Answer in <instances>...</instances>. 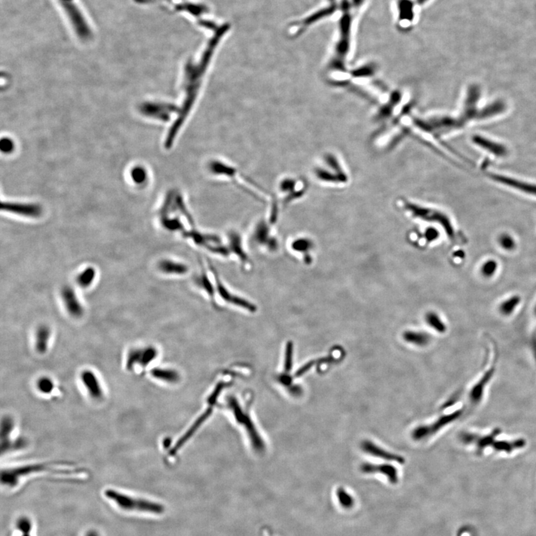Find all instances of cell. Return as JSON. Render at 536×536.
<instances>
[{
    "mask_svg": "<svg viewBox=\"0 0 536 536\" xmlns=\"http://www.w3.org/2000/svg\"><path fill=\"white\" fill-rule=\"evenodd\" d=\"M228 31V25H223L216 29L201 55L197 58H189L185 62L180 77L181 99L180 104H178L180 113L177 120L168 130L164 143L165 149H170L174 146L177 136L193 114L207 81L213 57Z\"/></svg>",
    "mask_w": 536,
    "mask_h": 536,
    "instance_id": "cell-1",
    "label": "cell"
},
{
    "mask_svg": "<svg viewBox=\"0 0 536 536\" xmlns=\"http://www.w3.org/2000/svg\"><path fill=\"white\" fill-rule=\"evenodd\" d=\"M352 6L348 0H343L340 4L342 16L340 19V34L336 43L332 56L327 65L330 74L328 81L333 86H340L346 79L349 70L346 61L351 49V26L352 21Z\"/></svg>",
    "mask_w": 536,
    "mask_h": 536,
    "instance_id": "cell-2",
    "label": "cell"
},
{
    "mask_svg": "<svg viewBox=\"0 0 536 536\" xmlns=\"http://www.w3.org/2000/svg\"><path fill=\"white\" fill-rule=\"evenodd\" d=\"M205 170L212 177L230 182L250 195L256 197L258 200L262 199L259 197L261 193L266 195L265 194L266 193L265 191L259 185L250 180L245 174H243L238 167L224 158L218 156L209 158L205 163Z\"/></svg>",
    "mask_w": 536,
    "mask_h": 536,
    "instance_id": "cell-3",
    "label": "cell"
},
{
    "mask_svg": "<svg viewBox=\"0 0 536 536\" xmlns=\"http://www.w3.org/2000/svg\"><path fill=\"white\" fill-rule=\"evenodd\" d=\"M83 472L80 468L71 467L61 462H43L25 464L17 466L7 467L1 469V483L9 487L17 486L22 479L30 475L43 473H52L59 475H77Z\"/></svg>",
    "mask_w": 536,
    "mask_h": 536,
    "instance_id": "cell-4",
    "label": "cell"
},
{
    "mask_svg": "<svg viewBox=\"0 0 536 536\" xmlns=\"http://www.w3.org/2000/svg\"><path fill=\"white\" fill-rule=\"evenodd\" d=\"M312 175L322 184L344 186L350 180L349 171L341 156L334 152H323L313 163Z\"/></svg>",
    "mask_w": 536,
    "mask_h": 536,
    "instance_id": "cell-5",
    "label": "cell"
},
{
    "mask_svg": "<svg viewBox=\"0 0 536 536\" xmlns=\"http://www.w3.org/2000/svg\"><path fill=\"white\" fill-rule=\"evenodd\" d=\"M104 495L106 498L114 503L119 509L124 511L140 512L155 515L162 514L165 511V508L162 504L144 498L132 496L116 489L110 488L105 489Z\"/></svg>",
    "mask_w": 536,
    "mask_h": 536,
    "instance_id": "cell-6",
    "label": "cell"
},
{
    "mask_svg": "<svg viewBox=\"0 0 536 536\" xmlns=\"http://www.w3.org/2000/svg\"><path fill=\"white\" fill-rule=\"evenodd\" d=\"M403 208L408 212L413 217L421 219L425 222H434L443 227L449 238L453 239L455 236V231L450 219L443 212L436 209L424 207L415 202L403 199L401 201Z\"/></svg>",
    "mask_w": 536,
    "mask_h": 536,
    "instance_id": "cell-7",
    "label": "cell"
},
{
    "mask_svg": "<svg viewBox=\"0 0 536 536\" xmlns=\"http://www.w3.org/2000/svg\"><path fill=\"white\" fill-rule=\"evenodd\" d=\"M208 268L214 279L217 297H219L220 300L229 306L241 309L247 313H255L257 312V306H256L255 303L235 294L231 291L228 286H226L225 282L222 281V278L219 276V272L216 270V267H214L210 261H208Z\"/></svg>",
    "mask_w": 536,
    "mask_h": 536,
    "instance_id": "cell-8",
    "label": "cell"
},
{
    "mask_svg": "<svg viewBox=\"0 0 536 536\" xmlns=\"http://www.w3.org/2000/svg\"><path fill=\"white\" fill-rule=\"evenodd\" d=\"M58 1L77 37L83 40L90 39L92 29L76 0H58Z\"/></svg>",
    "mask_w": 536,
    "mask_h": 536,
    "instance_id": "cell-9",
    "label": "cell"
},
{
    "mask_svg": "<svg viewBox=\"0 0 536 536\" xmlns=\"http://www.w3.org/2000/svg\"><path fill=\"white\" fill-rule=\"evenodd\" d=\"M276 188L279 197L282 198V204L286 206L304 196L307 183L302 177L285 175L278 180Z\"/></svg>",
    "mask_w": 536,
    "mask_h": 536,
    "instance_id": "cell-10",
    "label": "cell"
},
{
    "mask_svg": "<svg viewBox=\"0 0 536 536\" xmlns=\"http://www.w3.org/2000/svg\"><path fill=\"white\" fill-rule=\"evenodd\" d=\"M16 429V422L10 416H3L1 422V453H10L15 451L23 449L26 446L27 442L21 437H13Z\"/></svg>",
    "mask_w": 536,
    "mask_h": 536,
    "instance_id": "cell-11",
    "label": "cell"
},
{
    "mask_svg": "<svg viewBox=\"0 0 536 536\" xmlns=\"http://www.w3.org/2000/svg\"><path fill=\"white\" fill-rule=\"evenodd\" d=\"M158 351L154 346L133 348L128 351L125 358V367L129 372L137 371V368L145 370L156 359Z\"/></svg>",
    "mask_w": 536,
    "mask_h": 536,
    "instance_id": "cell-12",
    "label": "cell"
},
{
    "mask_svg": "<svg viewBox=\"0 0 536 536\" xmlns=\"http://www.w3.org/2000/svg\"><path fill=\"white\" fill-rule=\"evenodd\" d=\"M252 241L255 245L264 249L268 253H275L279 250V241L272 234L271 228L268 222L264 219H261L255 225L252 232Z\"/></svg>",
    "mask_w": 536,
    "mask_h": 536,
    "instance_id": "cell-13",
    "label": "cell"
},
{
    "mask_svg": "<svg viewBox=\"0 0 536 536\" xmlns=\"http://www.w3.org/2000/svg\"><path fill=\"white\" fill-rule=\"evenodd\" d=\"M79 380L86 395L94 401H102L105 398V390L101 379L92 369H84L79 374Z\"/></svg>",
    "mask_w": 536,
    "mask_h": 536,
    "instance_id": "cell-14",
    "label": "cell"
},
{
    "mask_svg": "<svg viewBox=\"0 0 536 536\" xmlns=\"http://www.w3.org/2000/svg\"><path fill=\"white\" fill-rule=\"evenodd\" d=\"M140 110L143 114L154 118L162 122H168L171 119L173 115L175 116L176 121L180 113V107L178 104H171V103H146L141 106Z\"/></svg>",
    "mask_w": 536,
    "mask_h": 536,
    "instance_id": "cell-15",
    "label": "cell"
},
{
    "mask_svg": "<svg viewBox=\"0 0 536 536\" xmlns=\"http://www.w3.org/2000/svg\"><path fill=\"white\" fill-rule=\"evenodd\" d=\"M461 414H462V410H457L455 413L441 416L432 425H421L417 427L412 432V438L416 441H420V440L428 438L440 431L443 427L456 420L461 416Z\"/></svg>",
    "mask_w": 536,
    "mask_h": 536,
    "instance_id": "cell-16",
    "label": "cell"
},
{
    "mask_svg": "<svg viewBox=\"0 0 536 536\" xmlns=\"http://www.w3.org/2000/svg\"><path fill=\"white\" fill-rule=\"evenodd\" d=\"M194 282L196 287H198L202 293H204V295L207 296L213 307L219 309V305L218 304L217 302V293H216L214 279L212 274H209L208 271L204 268V265H201V270L199 273L195 275Z\"/></svg>",
    "mask_w": 536,
    "mask_h": 536,
    "instance_id": "cell-17",
    "label": "cell"
},
{
    "mask_svg": "<svg viewBox=\"0 0 536 536\" xmlns=\"http://www.w3.org/2000/svg\"><path fill=\"white\" fill-rule=\"evenodd\" d=\"M228 245L230 255L235 256L244 268L250 267L251 260L244 248L241 235L237 231L230 230L228 234Z\"/></svg>",
    "mask_w": 536,
    "mask_h": 536,
    "instance_id": "cell-18",
    "label": "cell"
},
{
    "mask_svg": "<svg viewBox=\"0 0 536 536\" xmlns=\"http://www.w3.org/2000/svg\"><path fill=\"white\" fill-rule=\"evenodd\" d=\"M1 210L8 213H14L25 217L39 218L41 216V207L37 204H16V203H1Z\"/></svg>",
    "mask_w": 536,
    "mask_h": 536,
    "instance_id": "cell-19",
    "label": "cell"
},
{
    "mask_svg": "<svg viewBox=\"0 0 536 536\" xmlns=\"http://www.w3.org/2000/svg\"><path fill=\"white\" fill-rule=\"evenodd\" d=\"M361 471L364 474H382L386 476L389 483H398V471L396 468L389 464H373L364 462L361 465Z\"/></svg>",
    "mask_w": 536,
    "mask_h": 536,
    "instance_id": "cell-20",
    "label": "cell"
},
{
    "mask_svg": "<svg viewBox=\"0 0 536 536\" xmlns=\"http://www.w3.org/2000/svg\"><path fill=\"white\" fill-rule=\"evenodd\" d=\"M361 448L366 453L372 455V456L376 457V458H381V459H385V460L394 461V462L401 464L405 462L403 457L395 455V454L391 453L389 452H386L384 449L379 447V446L375 444L373 442L369 441V440L363 441L361 444Z\"/></svg>",
    "mask_w": 536,
    "mask_h": 536,
    "instance_id": "cell-21",
    "label": "cell"
},
{
    "mask_svg": "<svg viewBox=\"0 0 536 536\" xmlns=\"http://www.w3.org/2000/svg\"><path fill=\"white\" fill-rule=\"evenodd\" d=\"M492 180H495L498 183H502L505 186L513 189L519 190V192H524L527 195H533L536 197V185L533 183H527L522 180H516L512 177L507 176L500 175V174H492L491 175Z\"/></svg>",
    "mask_w": 536,
    "mask_h": 536,
    "instance_id": "cell-22",
    "label": "cell"
},
{
    "mask_svg": "<svg viewBox=\"0 0 536 536\" xmlns=\"http://www.w3.org/2000/svg\"><path fill=\"white\" fill-rule=\"evenodd\" d=\"M157 267L161 273L168 276H186L190 270L189 265L186 263L170 259H164L159 261Z\"/></svg>",
    "mask_w": 536,
    "mask_h": 536,
    "instance_id": "cell-23",
    "label": "cell"
},
{
    "mask_svg": "<svg viewBox=\"0 0 536 536\" xmlns=\"http://www.w3.org/2000/svg\"><path fill=\"white\" fill-rule=\"evenodd\" d=\"M61 295H62L63 301L65 305L66 308L70 315L76 318L80 317L83 315V306L79 302L73 288L66 287L63 289Z\"/></svg>",
    "mask_w": 536,
    "mask_h": 536,
    "instance_id": "cell-24",
    "label": "cell"
},
{
    "mask_svg": "<svg viewBox=\"0 0 536 536\" xmlns=\"http://www.w3.org/2000/svg\"><path fill=\"white\" fill-rule=\"evenodd\" d=\"M50 328L46 325H40L35 332L34 337V347L36 352L40 355H44L49 349V342L51 339Z\"/></svg>",
    "mask_w": 536,
    "mask_h": 536,
    "instance_id": "cell-25",
    "label": "cell"
},
{
    "mask_svg": "<svg viewBox=\"0 0 536 536\" xmlns=\"http://www.w3.org/2000/svg\"><path fill=\"white\" fill-rule=\"evenodd\" d=\"M473 142L479 147L482 148L485 151H487L489 153H493L495 156L502 157L506 156L507 153V149L504 146L485 137L475 136L473 138Z\"/></svg>",
    "mask_w": 536,
    "mask_h": 536,
    "instance_id": "cell-26",
    "label": "cell"
},
{
    "mask_svg": "<svg viewBox=\"0 0 536 536\" xmlns=\"http://www.w3.org/2000/svg\"><path fill=\"white\" fill-rule=\"evenodd\" d=\"M313 247V242L312 240L308 238H303V237L296 238L291 244V248L293 251L304 255V262L307 265L311 262V257L309 253Z\"/></svg>",
    "mask_w": 536,
    "mask_h": 536,
    "instance_id": "cell-27",
    "label": "cell"
},
{
    "mask_svg": "<svg viewBox=\"0 0 536 536\" xmlns=\"http://www.w3.org/2000/svg\"><path fill=\"white\" fill-rule=\"evenodd\" d=\"M522 303V297L517 294L510 296L503 300L498 305V310L500 314L504 316H510L515 313Z\"/></svg>",
    "mask_w": 536,
    "mask_h": 536,
    "instance_id": "cell-28",
    "label": "cell"
},
{
    "mask_svg": "<svg viewBox=\"0 0 536 536\" xmlns=\"http://www.w3.org/2000/svg\"><path fill=\"white\" fill-rule=\"evenodd\" d=\"M402 337L407 343L416 346H426L431 340V336L422 331H406L403 333Z\"/></svg>",
    "mask_w": 536,
    "mask_h": 536,
    "instance_id": "cell-29",
    "label": "cell"
},
{
    "mask_svg": "<svg viewBox=\"0 0 536 536\" xmlns=\"http://www.w3.org/2000/svg\"><path fill=\"white\" fill-rule=\"evenodd\" d=\"M497 242L501 250L511 253L517 248V241L510 232H501L497 238Z\"/></svg>",
    "mask_w": 536,
    "mask_h": 536,
    "instance_id": "cell-30",
    "label": "cell"
},
{
    "mask_svg": "<svg viewBox=\"0 0 536 536\" xmlns=\"http://www.w3.org/2000/svg\"><path fill=\"white\" fill-rule=\"evenodd\" d=\"M331 1H332V4L329 7H325V8L322 9V10L316 12V13L310 15L308 17L302 21L300 25L303 27L308 26V25L313 24V22H316V21L319 20V19H322L325 16H329L331 13H334L336 10V8H337V6H336L335 0H331Z\"/></svg>",
    "mask_w": 536,
    "mask_h": 536,
    "instance_id": "cell-31",
    "label": "cell"
},
{
    "mask_svg": "<svg viewBox=\"0 0 536 536\" xmlns=\"http://www.w3.org/2000/svg\"><path fill=\"white\" fill-rule=\"evenodd\" d=\"M499 264L496 259H488L480 265L479 272L484 279H492L498 273Z\"/></svg>",
    "mask_w": 536,
    "mask_h": 536,
    "instance_id": "cell-32",
    "label": "cell"
},
{
    "mask_svg": "<svg viewBox=\"0 0 536 536\" xmlns=\"http://www.w3.org/2000/svg\"><path fill=\"white\" fill-rule=\"evenodd\" d=\"M36 389L42 395H51L55 390V383L51 378L41 376L36 382Z\"/></svg>",
    "mask_w": 536,
    "mask_h": 536,
    "instance_id": "cell-33",
    "label": "cell"
},
{
    "mask_svg": "<svg viewBox=\"0 0 536 536\" xmlns=\"http://www.w3.org/2000/svg\"><path fill=\"white\" fill-rule=\"evenodd\" d=\"M425 320L428 325L437 332L445 333L447 330L446 324L443 322L440 315L436 312H428L425 316Z\"/></svg>",
    "mask_w": 536,
    "mask_h": 536,
    "instance_id": "cell-34",
    "label": "cell"
},
{
    "mask_svg": "<svg viewBox=\"0 0 536 536\" xmlns=\"http://www.w3.org/2000/svg\"><path fill=\"white\" fill-rule=\"evenodd\" d=\"M398 7L401 20H413V3L411 0H398Z\"/></svg>",
    "mask_w": 536,
    "mask_h": 536,
    "instance_id": "cell-35",
    "label": "cell"
},
{
    "mask_svg": "<svg viewBox=\"0 0 536 536\" xmlns=\"http://www.w3.org/2000/svg\"><path fill=\"white\" fill-rule=\"evenodd\" d=\"M95 277V270L93 268H87L81 272L76 278V282L80 288H88L93 282Z\"/></svg>",
    "mask_w": 536,
    "mask_h": 536,
    "instance_id": "cell-36",
    "label": "cell"
},
{
    "mask_svg": "<svg viewBox=\"0 0 536 536\" xmlns=\"http://www.w3.org/2000/svg\"><path fill=\"white\" fill-rule=\"evenodd\" d=\"M151 375L154 379L166 382H174L177 379V374L174 371L167 369H153L151 371Z\"/></svg>",
    "mask_w": 536,
    "mask_h": 536,
    "instance_id": "cell-37",
    "label": "cell"
},
{
    "mask_svg": "<svg viewBox=\"0 0 536 536\" xmlns=\"http://www.w3.org/2000/svg\"><path fill=\"white\" fill-rule=\"evenodd\" d=\"M337 497L340 505L345 509H350L353 507L354 499L346 490L340 487L337 489Z\"/></svg>",
    "mask_w": 536,
    "mask_h": 536,
    "instance_id": "cell-38",
    "label": "cell"
},
{
    "mask_svg": "<svg viewBox=\"0 0 536 536\" xmlns=\"http://www.w3.org/2000/svg\"><path fill=\"white\" fill-rule=\"evenodd\" d=\"M285 368L288 371L291 370L292 367L293 352H294V345L292 342H288L287 343L286 351H285Z\"/></svg>",
    "mask_w": 536,
    "mask_h": 536,
    "instance_id": "cell-39",
    "label": "cell"
},
{
    "mask_svg": "<svg viewBox=\"0 0 536 536\" xmlns=\"http://www.w3.org/2000/svg\"><path fill=\"white\" fill-rule=\"evenodd\" d=\"M132 177L136 183H143L146 179V171L141 168H135V169L133 171Z\"/></svg>",
    "mask_w": 536,
    "mask_h": 536,
    "instance_id": "cell-40",
    "label": "cell"
},
{
    "mask_svg": "<svg viewBox=\"0 0 536 536\" xmlns=\"http://www.w3.org/2000/svg\"><path fill=\"white\" fill-rule=\"evenodd\" d=\"M439 236H440V232L435 228H429L425 232V238L429 242L435 241L439 238Z\"/></svg>",
    "mask_w": 536,
    "mask_h": 536,
    "instance_id": "cell-41",
    "label": "cell"
},
{
    "mask_svg": "<svg viewBox=\"0 0 536 536\" xmlns=\"http://www.w3.org/2000/svg\"><path fill=\"white\" fill-rule=\"evenodd\" d=\"M315 364H316V362H315V361H310V362L307 363L306 365L302 367L301 368H300V370H299L297 372V373H296V376H297V377H298V376L299 377H300V376H303V374L307 373V372L308 371V370H310V368H312V367H313V365H315Z\"/></svg>",
    "mask_w": 536,
    "mask_h": 536,
    "instance_id": "cell-42",
    "label": "cell"
},
{
    "mask_svg": "<svg viewBox=\"0 0 536 536\" xmlns=\"http://www.w3.org/2000/svg\"><path fill=\"white\" fill-rule=\"evenodd\" d=\"M12 146H13V144H12L11 142L9 141L8 140H6L5 143H4L3 140L1 141V149L2 152H9V151L11 150Z\"/></svg>",
    "mask_w": 536,
    "mask_h": 536,
    "instance_id": "cell-43",
    "label": "cell"
},
{
    "mask_svg": "<svg viewBox=\"0 0 536 536\" xmlns=\"http://www.w3.org/2000/svg\"><path fill=\"white\" fill-rule=\"evenodd\" d=\"M364 0H352V4L356 7H360L364 3Z\"/></svg>",
    "mask_w": 536,
    "mask_h": 536,
    "instance_id": "cell-44",
    "label": "cell"
},
{
    "mask_svg": "<svg viewBox=\"0 0 536 536\" xmlns=\"http://www.w3.org/2000/svg\"><path fill=\"white\" fill-rule=\"evenodd\" d=\"M86 536H99V535H98V533L95 532V531H90V532H89L86 534Z\"/></svg>",
    "mask_w": 536,
    "mask_h": 536,
    "instance_id": "cell-45",
    "label": "cell"
},
{
    "mask_svg": "<svg viewBox=\"0 0 536 536\" xmlns=\"http://www.w3.org/2000/svg\"><path fill=\"white\" fill-rule=\"evenodd\" d=\"M427 1H428V0H416V2L419 4H424V3L426 2Z\"/></svg>",
    "mask_w": 536,
    "mask_h": 536,
    "instance_id": "cell-46",
    "label": "cell"
},
{
    "mask_svg": "<svg viewBox=\"0 0 536 536\" xmlns=\"http://www.w3.org/2000/svg\"><path fill=\"white\" fill-rule=\"evenodd\" d=\"M21 536H31L30 533H22Z\"/></svg>",
    "mask_w": 536,
    "mask_h": 536,
    "instance_id": "cell-47",
    "label": "cell"
},
{
    "mask_svg": "<svg viewBox=\"0 0 536 536\" xmlns=\"http://www.w3.org/2000/svg\"><path fill=\"white\" fill-rule=\"evenodd\" d=\"M534 312H535V314H536V307H535V309H534Z\"/></svg>",
    "mask_w": 536,
    "mask_h": 536,
    "instance_id": "cell-48",
    "label": "cell"
}]
</instances>
